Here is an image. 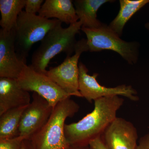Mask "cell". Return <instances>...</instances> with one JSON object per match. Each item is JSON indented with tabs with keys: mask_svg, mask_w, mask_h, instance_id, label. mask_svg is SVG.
Instances as JSON below:
<instances>
[{
	"mask_svg": "<svg viewBox=\"0 0 149 149\" xmlns=\"http://www.w3.org/2000/svg\"><path fill=\"white\" fill-rule=\"evenodd\" d=\"M93 111L78 122L65 124L64 134L70 146H89L90 142L101 137L116 117L124 102L119 96L104 97L95 101Z\"/></svg>",
	"mask_w": 149,
	"mask_h": 149,
	"instance_id": "1",
	"label": "cell"
},
{
	"mask_svg": "<svg viewBox=\"0 0 149 149\" xmlns=\"http://www.w3.org/2000/svg\"><path fill=\"white\" fill-rule=\"evenodd\" d=\"M62 23L51 29L32 54L29 66L35 71L46 74L47 67L54 57L61 52L70 56L74 52L76 35L80 33L82 24L78 21L63 28Z\"/></svg>",
	"mask_w": 149,
	"mask_h": 149,
	"instance_id": "2",
	"label": "cell"
},
{
	"mask_svg": "<svg viewBox=\"0 0 149 149\" xmlns=\"http://www.w3.org/2000/svg\"><path fill=\"white\" fill-rule=\"evenodd\" d=\"M70 98L57 104L45 125L29 139L35 149H66L70 146L65 136V120L80 109Z\"/></svg>",
	"mask_w": 149,
	"mask_h": 149,
	"instance_id": "3",
	"label": "cell"
},
{
	"mask_svg": "<svg viewBox=\"0 0 149 149\" xmlns=\"http://www.w3.org/2000/svg\"><path fill=\"white\" fill-rule=\"evenodd\" d=\"M61 22L48 19L22 11L13 29L15 45L19 58L26 63L32 46L42 41L50 31Z\"/></svg>",
	"mask_w": 149,
	"mask_h": 149,
	"instance_id": "4",
	"label": "cell"
},
{
	"mask_svg": "<svg viewBox=\"0 0 149 149\" xmlns=\"http://www.w3.org/2000/svg\"><path fill=\"white\" fill-rule=\"evenodd\" d=\"M81 30L87 37L88 52H100L111 50L119 54L128 64L137 63L139 56L140 45L137 42L122 40L108 25L103 24L97 28L81 27Z\"/></svg>",
	"mask_w": 149,
	"mask_h": 149,
	"instance_id": "5",
	"label": "cell"
},
{
	"mask_svg": "<svg viewBox=\"0 0 149 149\" xmlns=\"http://www.w3.org/2000/svg\"><path fill=\"white\" fill-rule=\"evenodd\" d=\"M88 52L86 39L77 41L74 54L67 56L63 62L56 67L50 68L46 74L71 96L82 97L79 91V64L81 54Z\"/></svg>",
	"mask_w": 149,
	"mask_h": 149,
	"instance_id": "6",
	"label": "cell"
},
{
	"mask_svg": "<svg viewBox=\"0 0 149 149\" xmlns=\"http://www.w3.org/2000/svg\"><path fill=\"white\" fill-rule=\"evenodd\" d=\"M17 81L22 89L37 93L53 107L71 96L45 74L35 71L27 65L24 67Z\"/></svg>",
	"mask_w": 149,
	"mask_h": 149,
	"instance_id": "7",
	"label": "cell"
},
{
	"mask_svg": "<svg viewBox=\"0 0 149 149\" xmlns=\"http://www.w3.org/2000/svg\"><path fill=\"white\" fill-rule=\"evenodd\" d=\"M88 70L83 63H79V91L82 97L89 102L104 97L121 96L133 101L139 100L137 91L131 85H122L114 88H107L99 84L97 80L98 73L93 75L88 73Z\"/></svg>",
	"mask_w": 149,
	"mask_h": 149,
	"instance_id": "8",
	"label": "cell"
},
{
	"mask_svg": "<svg viewBox=\"0 0 149 149\" xmlns=\"http://www.w3.org/2000/svg\"><path fill=\"white\" fill-rule=\"evenodd\" d=\"M32 101L26 107L22 116L19 136L29 139L45 125L54 107L45 99L33 93Z\"/></svg>",
	"mask_w": 149,
	"mask_h": 149,
	"instance_id": "9",
	"label": "cell"
},
{
	"mask_svg": "<svg viewBox=\"0 0 149 149\" xmlns=\"http://www.w3.org/2000/svg\"><path fill=\"white\" fill-rule=\"evenodd\" d=\"M107 149H136L138 134L132 123L116 117L100 137Z\"/></svg>",
	"mask_w": 149,
	"mask_h": 149,
	"instance_id": "10",
	"label": "cell"
},
{
	"mask_svg": "<svg viewBox=\"0 0 149 149\" xmlns=\"http://www.w3.org/2000/svg\"><path fill=\"white\" fill-rule=\"evenodd\" d=\"M26 63L20 60L15 51L13 30L0 29V77L17 79Z\"/></svg>",
	"mask_w": 149,
	"mask_h": 149,
	"instance_id": "11",
	"label": "cell"
},
{
	"mask_svg": "<svg viewBox=\"0 0 149 149\" xmlns=\"http://www.w3.org/2000/svg\"><path fill=\"white\" fill-rule=\"evenodd\" d=\"M29 92L18 85L16 79L0 77V115L9 110L30 103Z\"/></svg>",
	"mask_w": 149,
	"mask_h": 149,
	"instance_id": "12",
	"label": "cell"
},
{
	"mask_svg": "<svg viewBox=\"0 0 149 149\" xmlns=\"http://www.w3.org/2000/svg\"><path fill=\"white\" fill-rule=\"evenodd\" d=\"M38 13L42 17L57 19L69 25L79 21L71 0H46Z\"/></svg>",
	"mask_w": 149,
	"mask_h": 149,
	"instance_id": "13",
	"label": "cell"
},
{
	"mask_svg": "<svg viewBox=\"0 0 149 149\" xmlns=\"http://www.w3.org/2000/svg\"><path fill=\"white\" fill-rule=\"evenodd\" d=\"M113 1L111 0H75L73 4L82 27L97 28L103 23L97 18V12L104 4Z\"/></svg>",
	"mask_w": 149,
	"mask_h": 149,
	"instance_id": "14",
	"label": "cell"
},
{
	"mask_svg": "<svg viewBox=\"0 0 149 149\" xmlns=\"http://www.w3.org/2000/svg\"><path fill=\"white\" fill-rule=\"evenodd\" d=\"M119 3V12L108 26L120 37L126 23L137 12L149 3V0H120Z\"/></svg>",
	"mask_w": 149,
	"mask_h": 149,
	"instance_id": "15",
	"label": "cell"
},
{
	"mask_svg": "<svg viewBox=\"0 0 149 149\" xmlns=\"http://www.w3.org/2000/svg\"><path fill=\"white\" fill-rule=\"evenodd\" d=\"M26 0H1L0 25L3 30L11 31L16 26L19 15L25 7Z\"/></svg>",
	"mask_w": 149,
	"mask_h": 149,
	"instance_id": "16",
	"label": "cell"
},
{
	"mask_svg": "<svg viewBox=\"0 0 149 149\" xmlns=\"http://www.w3.org/2000/svg\"><path fill=\"white\" fill-rule=\"evenodd\" d=\"M27 106L10 109L0 115V140L19 136L22 116Z\"/></svg>",
	"mask_w": 149,
	"mask_h": 149,
	"instance_id": "17",
	"label": "cell"
},
{
	"mask_svg": "<svg viewBox=\"0 0 149 149\" xmlns=\"http://www.w3.org/2000/svg\"><path fill=\"white\" fill-rule=\"evenodd\" d=\"M27 139L20 136L11 139L0 140V149H21L23 141Z\"/></svg>",
	"mask_w": 149,
	"mask_h": 149,
	"instance_id": "18",
	"label": "cell"
},
{
	"mask_svg": "<svg viewBox=\"0 0 149 149\" xmlns=\"http://www.w3.org/2000/svg\"><path fill=\"white\" fill-rule=\"evenodd\" d=\"M43 2V0H26L24 11L28 13L36 15L40 12Z\"/></svg>",
	"mask_w": 149,
	"mask_h": 149,
	"instance_id": "19",
	"label": "cell"
},
{
	"mask_svg": "<svg viewBox=\"0 0 149 149\" xmlns=\"http://www.w3.org/2000/svg\"><path fill=\"white\" fill-rule=\"evenodd\" d=\"M136 149H149V134L141 137Z\"/></svg>",
	"mask_w": 149,
	"mask_h": 149,
	"instance_id": "20",
	"label": "cell"
},
{
	"mask_svg": "<svg viewBox=\"0 0 149 149\" xmlns=\"http://www.w3.org/2000/svg\"><path fill=\"white\" fill-rule=\"evenodd\" d=\"M89 146L91 149H107L104 145L100 137L91 141Z\"/></svg>",
	"mask_w": 149,
	"mask_h": 149,
	"instance_id": "21",
	"label": "cell"
},
{
	"mask_svg": "<svg viewBox=\"0 0 149 149\" xmlns=\"http://www.w3.org/2000/svg\"><path fill=\"white\" fill-rule=\"evenodd\" d=\"M21 149H35L30 139H25Z\"/></svg>",
	"mask_w": 149,
	"mask_h": 149,
	"instance_id": "22",
	"label": "cell"
},
{
	"mask_svg": "<svg viewBox=\"0 0 149 149\" xmlns=\"http://www.w3.org/2000/svg\"><path fill=\"white\" fill-rule=\"evenodd\" d=\"M66 149H91L90 146H70Z\"/></svg>",
	"mask_w": 149,
	"mask_h": 149,
	"instance_id": "23",
	"label": "cell"
},
{
	"mask_svg": "<svg viewBox=\"0 0 149 149\" xmlns=\"http://www.w3.org/2000/svg\"><path fill=\"white\" fill-rule=\"evenodd\" d=\"M145 27L149 31V22H147V23H146V24H145Z\"/></svg>",
	"mask_w": 149,
	"mask_h": 149,
	"instance_id": "24",
	"label": "cell"
}]
</instances>
